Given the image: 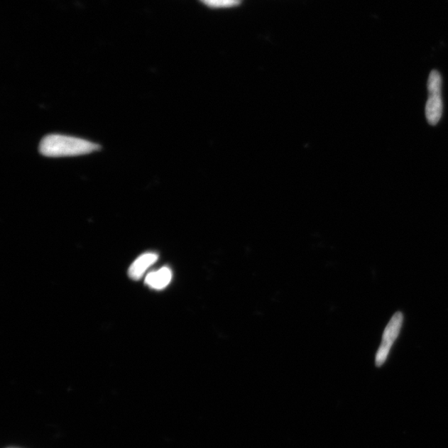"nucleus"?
Here are the masks:
<instances>
[{
  "mask_svg": "<svg viewBox=\"0 0 448 448\" xmlns=\"http://www.w3.org/2000/svg\"><path fill=\"white\" fill-rule=\"evenodd\" d=\"M157 260H158V255L155 253L142 254L131 264L128 274L133 280H140Z\"/></svg>",
  "mask_w": 448,
  "mask_h": 448,
  "instance_id": "7ed1b4c3",
  "label": "nucleus"
},
{
  "mask_svg": "<svg viewBox=\"0 0 448 448\" xmlns=\"http://www.w3.org/2000/svg\"><path fill=\"white\" fill-rule=\"evenodd\" d=\"M443 103L442 94H430L425 107L426 117L428 123L435 126L439 122L442 116Z\"/></svg>",
  "mask_w": 448,
  "mask_h": 448,
  "instance_id": "20e7f679",
  "label": "nucleus"
},
{
  "mask_svg": "<svg viewBox=\"0 0 448 448\" xmlns=\"http://www.w3.org/2000/svg\"><path fill=\"white\" fill-rule=\"evenodd\" d=\"M172 279V272L168 268H163L147 275L146 284L155 290H162L168 285Z\"/></svg>",
  "mask_w": 448,
  "mask_h": 448,
  "instance_id": "39448f33",
  "label": "nucleus"
},
{
  "mask_svg": "<svg viewBox=\"0 0 448 448\" xmlns=\"http://www.w3.org/2000/svg\"><path fill=\"white\" fill-rule=\"evenodd\" d=\"M206 6L220 9L239 6L242 0H200Z\"/></svg>",
  "mask_w": 448,
  "mask_h": 448,
  "instance_id": "0eeeda50",
  "label": "nucleus"
},
{
  "mask_svg": "<svg viewBox=\"0 0 448 448\" xmlns=\"http://www.w3.org/2000/svg\"><path fill=\"white\" fill-rule=\"evenodd\" d=\"M403 322V314L401 312H397L393 315L390 322H388L385 332H383V334L380 349H378L376 354V362L377 366H381L382 364L386 362L393 342L396 341L398 334H400Z\"/></svg>",
  "mask_w": 448,
  "mask_h": 448,
  "instance_id": "f03ea898",
  "label": "nucleus"
},
{
  "mask_svg": "<svg viewBox=\"0 0 448 448\" xmlns=\"http://www.w3.org/2000/svg\"><path fill=\"white\" fill-rule=\"evenodd\" d=\"M101 146L73 136L48 135L39 144V152L47 157H66L88 155L99 151Z\"/></svg>",
  "mask_w": 448,
  "mask_h": 448,
  "instance_id": "f257e3e1",
  "label": "nucleus"
},
{
  "mask_svg": "<svg viewBox=\"0 0 448 448\" xmlns=\"http://www.w3.org/2000/svg\"><path fill=\"white\" fill-rule=\"evenodd\" d=\"M442 77L436 70L430 72L427 81V90L430 94H442Z\"/></svg>",
  "mask_w": 448,
  "mask_h": 448,
  "instance_id": "423d86ee",
  "label": "nucleus"
}]
</instances>
